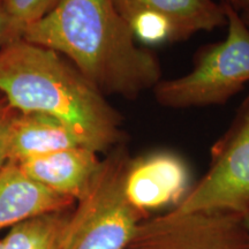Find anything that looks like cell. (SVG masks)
<instances>
[{
  "mask_svg": "<svg viewBox=\"0 0 249 249\" xmlns=\"http://www.w3.org/2000/svg\"><path fill=\"white\" fill-rule=\"evenodd\" d=\"M97 152L75 147L36 156L17 163L30 179L77 202L101 167Z\"/></svg>",
  "mask_w": 249,
  "mask_h": 249,
  "instance_id": "ba28073f",
  "label": "cell"
},
{
  "mask_svg": "<svg viewBox=\"0 0 249 249\" xmlns=\"http://www.w3.org/2000/svg\"><path fill=\"white\" fill-rule=\"evenodd\" d=\"M244 224H245V227H246V230H247L248 235H249V213L245 214L244 216Z\"/></svg>",
  "mask_w": 249,
  "mask_h": 249,
  "instance_id": "ac0fdd59",
  "label": "cell"
},
{
  "mask_svg": "<svg viewBox=\"0 0 249 249\" xmlns=\"http://www.w3.org/2000/svg\"><path fill=\"white\" fill-rule=\"evenodd\" d=\"M225 1L229 2L238 12L242 11V9L249 8V0H225Z\"/></svg>",
  "mask_w": 249,
  "mask_h": 249,
  "instance_id": "2e32d148",
  "label": "cell"
},
{
  "mask_svg": "<svg viewBox=\"0 0 249 249\" xmlns=\"http://www.w3.org/2000/svg\"><path fill=\"white\" fill-rule=\"evenodd\" d=\"M21 38L61 54L105 96L136 99L161 80L160 60L136 44L113 0H61Z\"/></svg>",
  "mask_w": 249,
  "mask_h": 249,
  "instance_id": "6da1fadb",
  "label": "cell"
},
{
  "mask_svg": "<svg viewBox=\"0 0 249 249\" xmlns=\"http://www.w3.org/2000/svg\"><path fill=\"white\" fill-rule=\"evenodd\" d=\"M203 211L249 213V97L214 144L208 172L170 213L183 216Z\"/></svg>",
  "mask_w": 249,
  "mask_h": 249,
  "instance_id": "5b68a950",
  "label": "cell"
},
{
  "mask_svg": "<svg viewBox=\"0 0 249 249\" xmlns=\"http://www.w3.org/2000/svg\"><path fill=\"white\" fill-rule=\"evenodd\" d=\"M240 13V17L242 18V21L246 23V26L249 28V8L242 9V11L239 12Z\"/></svg>",
  "mask_w": 249,
  "mask_h": 249,
  "instance_id": "e0dca14e",
  "label": "cell"
},
{
  "mask_svg": "<svg viewBox=\"0 0 249 249\" xmlns=\"http://www.w3.org/2000/svg\"><path fill=\"white\" fill-rule=\"evenodd\" d=\"M0 249H5V241H4V239H1V240H0Z\"/></svg>",
  "mask_w": 249,
  "mask_h": 249,
  "instance_id": "d6986e66",
  "label": "cell"
},
{
  "mask_svg": "<svg viewBox=\"0 0 249 249\" xmlns=\"http://www.w3.org/2000/svg\"><path fill=\"white\" fill-rule=\"evenodd\" d=\"M126 249H249V235L238 213H167L142 220Z\"/></svg>",
  "mask_w": 249,
  "mask_h": 249,
  "instance_id": "8992f818",
  "label": "cell"
},
{
  "mask_svg": "<svg viewBox=\"0 0 249 249\" xmlns=\"http://www.w3.org/2000/svg\"><path fill=\"white\" fill-rule=\"evenodd\" d=\"M83 147L66 124L42 113H20L14 117L9 132L8 161H18L64 150Z\"/></svg>",
  "mask_w": 249,
  "mask_h": 249,
  "instance_id": "8fae6325",
  "label": "cell"
},
{
  "mask_svg": "<svg viewBox=\"0 0 249 249\" xmlns=\"http://www.w3.org/2000/svg\"><path fill=\"white\" fill-rule=\"evenodd\" d=\"M71 211L45 213L11 227L4 238L5 249H61Z\"/></svg>",
  "mask_w": 249,
  "mask_h": 249,
  "instance_id": "7c38bea8",
  "label": "cell"
},
{
  "mask_svg": "<svg viewBox=\"0 0 249 249\" xmlns=\"http://www.w3.org/2000/svg\"><path fill=\"white\" fill-rule=\"evenodd\" d=\"M188 171L178 156L158 152L130 160L124 192L133 207L145 213L178 205L187 194Z\"/></svg>",
  "mask_w": 249,
  "mask_h": 249,
  "instance_id": "52a82bcc",
  "label": "cell"
},
{
  "mask_svg": "<svg viewBox=\"0 0 249 249\" xmlns=\"http://www.w3.org/2000/svg\"><path fill=\"white\" fill-rule=\"evenodd\" d=\"M132 157L124 143L107 152L89 189L71 211L61 249H126L145 213L124 192Z\"/></svg>",
  "mask_w": 249,
  "mask_h": 249,
  "instance_id": "3957f363",
  "label": "cell"
},
{
  "mask_svg": "<svg viewBox=\"0 0 249 249\" xmlns=\"http://www.w3.org/2000/svg\"><path fill=\"white\" fill-rule=\"evenodd\" d=\"M61 0H1L8 21L9 42L20 39L24 30L57 6Z\"/></svg>",
  "mask_w": 249,
  "mask_h": 249,
  "instance_id": "4fadbf2b",
  "label": "cell"
},
{
  "mask_svg": "<svg viewBox=\"0 0 249 249\" xmlns=\"http://www.w3.org/2000/svg\"><path fill=\"white\" fill-rule=\"evenodd\" d=\"M9 43V31H8V21L6 17V12L0 0V49Z\"/></svg>",
  "mask_w": 249,
  "mask_h": 249,
  "instance_id": "9a60e30c",
  "label": "cell"
},
{
  "mask_svg": "<svg viewBox=\"0 0 249 249\" xmlns=\"http://www.w3.org/2000/svg\"><path fill=\"white\" fill-rule=\"evenodd\" d=\"M17 113L18 111H15L0 95V169L8 161L9 132Z\"/></svg>",
  "mask_w": 249,
  "mask_h": 249,
  "instance_id": "5bb4252c",
  "label": "cell"
},
{
  "mask_svg": "<svg viewBox=\"0 0 249 249\" xmlns=\"http://www.w3.org/2000/svg\"><path fill=\"white\" fill-rule=\"evenodd\" d=\"M75 201L30 179L20 166L7 161L0 169V230L42 216L68 210Z\"/></svg>",
  "mask_w": 249,
  "mask_h": 249,
  "instance_id": "9c48e42d",
  "label": "cell"
},
{
  "mask_svg": "<svg viewBox=\"0 0 249 249\" xmlns=\"http://www.w3.org/2000/svg\"><path fill=\"white\" fill-rule=\"evenodd\" d=\"M113 2L124 20L139 13L163 18L172 28L173 42L226 24L223 5L214 0H113Z\"/></svg>",
  "mask_w": 249,
  "mask_h": 249,
  "instance_id": "30bf717a",
  "label": "cell"
},
{
  "mask_svg": "<svg viewBox=\"0 0 249 249\" xmlns=\"http://www.w3.org/2000/svg\"><path fill=\"white\" fill-rule=\"evenodd\" d=\"M0 95L20 113L66 124L83 147L108 152L123 144V116L66 58L23 38L0 49Z\"/></svg>",
  "mask_w": 249,
  "mask_h": 249,
  "instance_id": "7a4b0ae2",
  "label": "cell"
},
{
  "mask_svg": "<svg viewBox=\"0 0 249 249\" xmlns=\"http://www.w3.org/2000/svg\"><path fill=\"white\" fill-rule=\"evenodd\" d=\"M227 35L222 42L202 48L186 75L160 80L154 95L161 107L189 108L220 105L249 82V28L240 13L225 0Z\"/></svg>",
  "mask_w": 249,
  "mask_h": 249,
  "instance_id": "277c9868",
  "label": "cell"
}]
</instances>
